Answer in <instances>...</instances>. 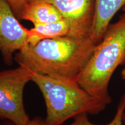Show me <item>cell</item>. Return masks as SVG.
Instances as JSON below:
<instances>
[{"mask_svg":"<svg viewBox=\"0 0 125 125\" xmlns=\"http://www.w3.org/2000/svg\"><path fill=\"white\" fill-rule=\"evenodd\" d=\"M31 81L39 87L44 98L48 125H62L67 120L82 114L94 115L107 106L75 80L31 72Z\"/></svg>","mask_w":125,"mask_h":125,"instance_id":"3957f363","label":"cell"},{"mask_svg":"<svg viewBox=\"0 0 125 125\" xmlns=\"http://www.w3.org/2000/svg\"><path fill=\"white\" fill-rule=\"evenodd\" d=\"M28 44L35 45L46 39L57 38L69 35L70 27L64 19L55 22L34 26L33 28L26 30Z\"/></svg>","mask_w":125,"mask_h":125,"instance_id":"9c48e42d","label":"cell"},{"mask_svg":"<svg viewBox=\"0 0 125 125\" xmlns=\"http://www.w3.org/2000/svg\"><path fill=\"white\" fill-rule=\"evenodd\" d=\"M121 76L123 80H125V67L123 68L122 71L121 72Z\"/></svg>","mask_w":125,"mask_h":125,"instance_id":"4fadbf2b","label":"cell"},{"mask_svg":"<svg viewBox=\"0 0 125 125\" xmlns=\"http://www.w3.org/2000/svg\"><path fill=\"white\" fill-rule=\"evenodd\" d=\"M52 4L70 27L68 36L89 37L94 13L95 0H30Z\"/></svg>","mask_w":125,"mask_h":125,"instance_id":"5b68a950","label":"cell"},{"mask_svg":"<svg viewBox=\"0 0 125 125\" xmlns=\"http://www.w3.org/2000/svg\"><path fill=\"white\" fill-rule=\"evenodd\" d=\"M19 19L31 21L34 26L63 19L58 10L52 4L45 1L29 2L23 9Z\"/></svg>","mask_w":125,"mask_h":125,"instance_id":"ba28073f","label":"cell"},{"mask_svg":"<svg viewBox=\"0 0 125 125\" xmlns=\"http://www.w3.org/2000/svg\"><path fill=\"white\" fill-rule=\"evenodd\" d=\"M26 30L7 1L0 0V52L7 65H11L14 54L28 44Z\"/></svg>","mask_w":125,"mask_h":125,"instance_id":"8992f818","label":"cell"},{"mask_svg":"<svg viewBox=\"0 0 125 125\" xmlns=\"http://www.w3.org/2000/svg\"><path fill=\"white\" fill-rule=\"evenodd\" d=\"M125 64V12L110 24L76 81L87 93L105 103H111L108 92L115 70Z\"/></svg>","mask_w":125,"mask_h":125,"instance_id":"7a4b0ae2","label":"cell"},{"mask_svg":"<svg viewBox=\"0 0 125 125\" xmlns=\"http://www.w3.org/2000/svg\"><path fill=\"white\" fill-rule=\"evenodd\" d=\"M13 10L17 18L19 19L20 16L30 0H6Z\"/></svg>","mask_w":125,"mask_h":125,"instance_id":"8fae6325","label":"cell"},{"mask_svg":"<svg viewBox=\"0 0 125 125\" xmlns=\"http://www.w3.org/2000/svg\"><path fill=\"white\" fill-rule=\"evenodd\" d=\"M3 125H48V124H47L46 120L44 119L40 118V117H35L32 119L30 120L27 123L23 125H16L10 122L9 123Z\"/></svg>","mask_w":125,"mask_h":125,"instance_id":"7c38bea8","label":"cell"},{"mask_svg":"<svg viewBox=\"0 0 125 125\" xmlns=\"http://www.w3.org/2000/svg\"><path fill=\"white\" fill-rule=\"evenodd\" d=\"M96 46L89 37L67 35L27 44L16 53L14 59L32 73L76 81Z\"/></svg>","mask_w":125,"mask_h":125,"instance_id":"6da1fadb","label":"cell"},{"mask_svg":"<svg viewBox=\"0 0 125 125\" xmlns=\"http://www.w3.org/2000/svg\"><path fill=\"white\" fill-rule=\"evenodd\" d=\"M123 122H124V123H125V109L124 112H123Z\"/></svg>","mask_w":125,"mask_h":125,"instance_id":"5bb4252c","label":"cell"},{"mask_svg":"<svg viewBox=\"0 0 125 125\" xmlns=\"http://www.w3.org/2000/svg\"><path fill=\"white\" fill-rule=\"evenodd\" d=\"M125 5V0H95L94 13L89 38L95 45L100 42L110 21Z\"/></svg>","mask_w":125,"mask_h":125,"instance_id":"52a82bcc","label":"cell"},{"mask_svg":"<svg viewBox=\"0 0 125 125\" xmlns=\"http://www.w3.org/2000/svg\"><path fill=\"white\" fill-rule=\"evenodd\" d=\"M122 10L124 12H125V5L122 8Z\"/></svg>","mask_w":125,"mask_h":125,"instance_id":"9a60e30c","label":"cell"},{"mask_svg":"<svg viewBox=\"0 0 125 125\" xmlns=\"http://www.w3.org/2000/svg\"><path fill=\"white\" fill-rule=\"evenodd\" d=\"M125 109V93L122 96L115 116L111 122L105 125H123V115ZM87 114H82L75 117L73 123L68 125H96L90 122Z\"/></svg>","mask_w":125,"mask_h":125,"instance_id":"30bf717a","label":"cell"},{"mask_svg":"<svg viewBox=\"0 0 125 125\" xmlns=\"http://www.w3.org/2000/svg\"><path fill=\"white\" fill-rule=\"evenodd\" d=\"M30 81L31 72L21 65L0 71V120H8L16 125L30 120L23 103L24 87Z\"/></svg>","mask_w":125,"mask_h":125,"instance_id":"277c9868","label":"cell"}]
</instances>
